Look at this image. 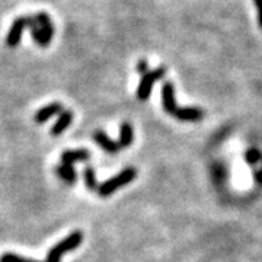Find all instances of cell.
<instances>
[{"instance_id":"6da1fadb","label":"cell","mask_w":262,"mask_h":262,"mask_svg":"<svg viewBox=\"0 0 262 262\" xmlns=\"http://www.w3.org/2000/svg\"><path fill=\"white\" fill-rule=\"evenodd\" d=\"M137 177V170L134 168H125L122 172H120L117 177L114 178L106 179L105 182H102L98 189V194L101 196H110L113 192H115L118 188L128 185L131 181H134V178Z\"/></svg>"},{"instance_id":"7a4b0ae2","label":"cell","mask_w":262,"mask_h":262,"mask_svg":"<svg viewBox=\"0 0 262 262\" xmlns=\"http://www.w3.org/2000/svg\"><path fill=\"white\" fill-rule=\"evenodd\" d=\"M82 241H83L82 232H73V233H70L66 239H63L61 242H58L54 248H51L48 251L47 261L46 262H60V258H61L63 253L70 252V251L76 249L77 246H80Z\"/></svg>"},{"instance_id":"3957f363","label":"cell","mask_w":262,"mask_h":262,"mask_svg":"<svg viewBox=\"0 0 262 262\" xmlns=\"http://www.w3.org/2000/svg\"><path fill=\"white\" fill-rule=\"evenodd\" d=\"M166 73V69L165 67H158L151 72H147L146 75L141 76L140 83L137 88V98L139 101H147L149 99L150 94H151V89H153V84L156 83L158 80H160Z\"/></svg>"},{"instance_id":"277c9868","label":"cell","mask_w":262,"mask_h":262,"mask_svg":"<svg viewBox=\"0 0 262 262\" xmlns=\"http://www.w3.org/2000/svg\"><path fill=\"white\" fill-rule=\"evenodd\" d=\"M25 28H27V18L25 16H19V18L15 19L9 32H8V37H6V46L10 48L18 47L20 44V39H22Z\"/></svg>"},{"instance_id":"5b68a950","label":"cell","mask_w":262,"mask_h":262,"mask_svg":"<svg viewBox=\"0 0 262 262\" xmlns=\"http://www.w3.org/2000/svg\"><path fill=\"white\" fill-rule=\"evenodd\" d=\"M162 105H163V110L170 115H173L178 110L177 99H175V88L172 82H166L162 88Z\"/></svg>"},{"instance_id":"8992f818","label":"cell","mask_w":262,"mask_h":262,"mask_svg":"<svg viewBox=\"0 0 262 262\" xmlns=\"http://www.w3.org/2000/svg\"><path fill=\"white\" fill-rule=\"evenodd\" d=\"M25 18H27V27H28L29 31H31L32 38H34V41L37 42V46H39V47H47L48 44H50V39H48L47 35L44 34V31L41 29L38 20L35 19V16H25Z\"/></svg>"},{"instance_id":"52a82bcc","label":"cell","mask_w":262,"mask_h":262,"mask_svg":"<svg viewBox=\"0 0 262 262\" xmlns=\"http://www.w3.org/2000/svg\"><path fill=\"white\" fill-rule=\"evenodd\" d=\"M73 121V114L70 113V111H61L60 115H58V118H57V121L53 124V127H51V136H54V137H58L60 134H63L69 127H70V124Z\"/></svg>"},{"instance_id":"ba28073f","label":"cell","mask_w":262,"mask_h":262,"mask_svg":"<svg viewBox=\"0 0 262 262\" xmlns=\"http://www.w3.org/2000/svg\"><path fill=\"white\" fill-rule=\"evenodd\" d=\"M91 159V151L84 149L77 150H67L61 155V162L66 165H73V163H79V162H86Z\"/></svg>"},{"instance_id":"9c48e42d","label":"cell","mask_w":262,"mask_h":262,"mask_svg":"<svg viewBox=\"0 0 262 262\" xmlns=\"http://www.w3.org/2000/svg\"><path fill=\"white\" fill-rule=\"evenodd\" d=\"M61 111H63V106L58 102H53L50 103V105H47V106H44V108H41L39 111H37L34 118H35V122H38V124H44V122L48 121L51 117L60 114Z\"/></svg>"},{"instance_id":"30bf717a","label":"cell","mask_w":262,"mask_h":262,"mask_svg":"<svg viewBox=\"0 0 262 262\" xmlns=\"http://www.w3.org/2000/svg\"><path fill=\"white\" fill-rule=\"evenodd\" d=\"M173 117L181 121H198L204 117V113L200 108H178Z\"/></svg>"},{"instance_id":"8fae6325","label":"cell","mask_w":262,"mask_h":262,"mask_svg":"<svg viewBox=\"0 0 262 262\" xmlns=\"http://www.w3.org/2000/svg\"><path fill=\"white\" fill-rule=\"evenodd\" d=\"M94 139L95 141L102 147L105 151H108V153H117L118 150H120V146H118V143L117 141H113L103 131H96L94 134Z\"/></svg>"},{"instance_id":"7c38bea8","label":"cell","mask_w":262,"mask_h":262,"mask_svg":"<svg viewBox=\"0 0 262 262\" xmlns=\"http://www.w3.org/2000/svg\"><path fill=\"white\" fill-rule=\"evenodd\" d=\"M56 170H57V175L63 179V181H66L69 185H73V184L76 182V179H77V173H76V170L73 169L72 165L61 163V165H58V166H57Z\"/></svg>"},{"instance_id":"4fadbf2b","label":"cell","mask_w":262,"mask_h":262,"mask_svg":"<svg viewBox=\"0 0 262 262\" xmlns=\"http://www.w3.org/2000/svg\"><path fill=\"white\" fill-rule=\"evenodd\" d=\"M134 139V133H133V127L128 122H124L120 127V140H118V146L120 149H125L128 147Z\"/></svg>"},{"instance_id":"5bb4252c","label":"cell","mask_w":262,"mask_h":262,"mask_svg":"<svg viewBox=\"0 0 262 262\" xmlns=\"http://www.w3.org/2000/svg\"><path fill=\"white\" fill-rule=\"evenodd\" d=\"M35 19L38 20L41 29L44 31V34H46L48 39L51 41L53 37H54V25H53V22H51V18L48 16L46 12H39L37 16H35Z\"/></svg>"},{"instance_id":"9a60e30c","label":"cell","mask_w":262,"mask_h":262,"mask_svg":"<svg viewBox=\"0 0 262 262\" xmlns=\"http://www.w3.org/2000/svg\"><path fill=\"white\" fill-rule=\"evenodd\" d=\"M83 178H84V185L88 189H96L98 188V182H96V177H95L94 168L88 166L83 170Z\"/></svg>"},{"instance_id":"2e32d148","label":"cell","mask_w":262,"mask_h":262,"mask_svg":"<svg viewBox=\"0 0 262 262\" xmlns=\"http://www.w3.org/2000/svg\"><path fill=\"white\" fill-rule=\"evenodd\" d=\"M0 262H28V259L20 255H16V253L8 252L0 256Z\"/></svg>"},{"instance_id":"e0dca14e","label":"cell","mask_w":262,"mask_h":262,"mask_svg":"<svg viewBox=\"0 0 262 262\" xmlns=\"http://www.w3.org/2000/svg\"><path fill=\"white\" fill-rule=\"evenodd\" d=\"M262 156H261V153H259V150H256V149H251V150H248L246 151V162L248 163H256L258 160L261 159Z\"/></svg>"},{"instance_id":"ac0fdd59","label":"cell","mask_w":262,"mask_h":262,"mask_svg":"<svg viewBox=\"0 0 262 262\" xmlns=\"http://www.w3.org/2000/svg\"><path fill=\"white\" fill-rule=\"evenodd\" d=\"M137 72H139L140 75H146V73L149 72V64H147L146 60H140V61L137 63Z\"/></svg>"},{"instance_id":"d6986e66","label":"cell","mask_w":262,"mask_h":262,"mask_svg":"<svg viewBox=\"0 0 262 262\" xmlns=\"http://www.w3.org/2000/svg\"><path fill=\"white\" fill-rule=\"evenodd\" d=\"M256 5V10H258V19H259V25L262 28V0H255Z\"/></svg>"},{"instance_id":"ffe728a7","label":"cell","mask_w":262,"mask_h":262,"mask_svg":"<svg viewBox=\"0 0 262 262\" xmlns=\"http://www.w3.org/2000/svg\"><path fill=\"white\" fill-rule=\"evenodd\" d=\"M255 178H256V182L262 185V169L258 172V173H256V175H255Z\"/></svg>"},{"instance_id":"44dd1931","label":"cell","mask_w":262,"mask_h":262,"mask_svg":"<svg viewBox=\"0 0 262 262\" xmlns=\"http://www.w3.org/2000/svg\"><path fill=\"white\" fill-rule=\"evenodd\" d=\"M28 262H41V261H34V259H28Z\"/></svg>"}]
</instances>
